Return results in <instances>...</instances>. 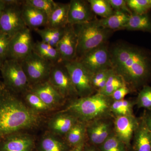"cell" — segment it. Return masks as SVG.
Returning <instances> with one entry per match:
<instances>
[{"mask_svg": "<svg viewBox=\"0 0 151 151\" xmlns=\"http://www.w3.org/2000/svg\"><path fill=\"white\" fill-rule=\"evenodd\" d=\"M127 2L132 13L142 14L151 10V0H127Z\"/></svg>", "mask_w": 151, "mask_h": 151, "instance_id": "cell-33", "label": "cell"}, {"mask_svg": "<svg viewBox=\"0 0 151 151\" xmlns=\"http://www.w3.org/2000/svg\"><path fill=\"white\" fill-rule=\"evenodd\" d=\"M69 3H57L54 9L48 19L46 27L54 28H65L68 24Z\"/></svg>", "mask_w": 151, "mask_h": 151, "instance_id": "cell-21", "label": "cell"}, {"mask_svg": "<svg viewBox=\"0 0 151 151\" xmlns=\"http://www.w3.org/2000/svg\"><path fill=\"white\" fill-rule=\"evenodd\" d=\"M88 1L71 0L69 3L68 24H80L97 18Z\"/></svg>", "mask_w": 151, "mask_h": 151, "instance_id": "cell-15", "label": "cell"}, {"mask_svg": "<svg viewBox=\"0 0 151 151\" xmlns=\"http://www.w3.org/2000/svg\"><path fill=\"white\" fill-rule=\"evenodd\" d=\"M11 37L0 32V57L3 61L8 58Z\"/></svg>", "mask_w": 151, "mask_h": 151, "instance_id": "cell-36", "label": "cell"}, {"mask_svg": "<svg viewBox=\"0 0 151 151\" xmlns=\"http://www.w3.org/2000/svg\"><path fill=\"white\" fill-rule=\"evenodd\" d=\"M65 28H54L45 27L43 29H37L34 31L40 37L42 41L55 47L64 35Z\"/></svg>", "mask_w": 151, "mask_h": 151, "instance_id": "cell-26", "label": "cell"}, {"mask_svg": "<svg viewBox=\"0 0 151 151\" xmlns=\"http://www.w3.org/2000/svg\"><path fill=\"white\" fill-rule=\"evenodd\" d=\"M40 151H66L67 145L53 134L45 135L40 143Z\"/></svg>", "mask_w": 151, "mask_h": 151, "instance_id": "cell-27", "label": "cell"}, {"mask_svg": "<svg viewBox=\"0 0 151 151\" xmlns=\"http://www.w3.org/2000/svg\"><path fill=\"white\" fill-rule=\"evenodd\" d=\"M20 62L27 77L30 86L48 80L54 65L33 51Z\"/></svg>", "mask_w": 151, "mask_h": 151, "instance_id": "cell-8", "label": "cell"}, {"mask_svg": "<svg viewBox=\"0 0 151 151\" xmlns=\"http://www.w3.org/2000/svg\"><path fill=\"white\" fill-rule=\"evenodd\" d=\"M6 5V0H0V18Z\"/></svg>", "mask_w": 151, "mask_h": 151, "instance_id": "cell-41", "label": "cell"}, {"mask_svg": "<svg viewBox=\"0 0 151 151\" xmlns=\"http://www.w3.org/2000/svg\"><path fill=\"white\" fill-rule=\"evenodd\" d=\"M88 1L93 13L101 19L108 18L114 13L108 0H88Z\"/></svg>", "mask_w": 151, "mask_h": 151, "instance_id": "cell-30", "label": "cell"}, {"mask_svg": "<svg viewBox=\"0 0 151 151\" xmlns=\"http://www.w3.org/2000/svg\"><path fill=\"white\" fill-rule=\"evenodd\" d=\"M77 43V36L73 26L68 25L65 28L64 35L55 47L60 55L62 62L76 59Z\"/></svg>", "mask_w": 151, "mask_h": 151, "instance_id": "cell-14", "label": "cell"}, {"mask_svg": "<svg viewBox=\"0 0 151 151\" xmlns=\"http://www.w3.org/2000/svg\"><path fill=\"white\" fill-rule=\"evenodd\" d=\"M29 90L37 95L51 109L65 100L48 80L30 86Z\"/></svg>", "mask_w": 151, "mask_h": 151, "instance_id": "cell-17", "label": "cell"}, {"mask_svg": "<svg viewBox=\"0 0 151 151\" xmlns=\"http://www.w3.org/2000/svg\"><path fill=\"white\" fill-rule=\"evenodd\" d=\"M39 113L25 104L0 81V141L40 123Z\"/></svg>", "mask_w": 151, "mask_h": 151, "instance_id": "cell-2", "label": "cell"}, {"mask_svg": "<svg viewBox=\"0 0 151 151\" xmlns=\"http://www.w3.org/2000/svg\"><path fill=\"white\" fill-rule=\"evenodd\" d=\"M5 7L0 18V32L12 37L27 28L22 16L23 1L6 0Z\"/></svg>", "mask_w": 151, "mask_h": 151, "instance_id": "cell-6", "label": "cell"}, {"mask_svg": "<svg viewBox=\"0 0 151 151\" xmlns=\"http://www.w3.org/2000/svg\"><path fill=\"white\" fill-rule=\"evenodd\" d=\"M142 117L147 127L151 132V111L146 110Z\"/></svg>", "mask_w": 151, "mask_h": 151, "instance_id": "cell-40", "label": "cell"}, {"mask_svg": "<svg viewBox=\"0 0 151 151\" xmlns=\"http://www.w3.org/2000/svg\"><path fill=\"white\" fill-rule=\"evenodd\" d=\"M111 97L97 92L88 97L73 99L62 112L75 116L78 121L86 124L107 117L110 112Z\"/></svg>", "mask_w": 151, "mask_h": 151, "instance_id": "cell-3", "label": "cell"}, {"mask_svg": "<svg viewBox=\"0 0 151 151\" xmlns=\"http://www.w3.org/2000/svg\"><path fill=\"white\" fill-rule=\"evenodd\" d=\"M111 68L132 90H140L151 82V50L124 42L109 47Z\"/></svg>", "mask_w": 151, "mask_h": 151, "instance_id": "cell-1", "label": "cell"}, {"mask_svg": "<svg viewBox=\"0 0 151 151\" xmlns=\"http://www.w3.org/2000/svg\"><path fill=\"white\" fill-rule=\"evenodd\" d=\"M139 118L134 115L116 117L114 122V134L119 139L129 147L135 131L139 125Z\"/></svg>", "mask_w": 151, "mask_h": 151, "instance_id": "cell-12", "label": "cell"}, {"mask_svg": "<svg viewBox=\"0 0 151 151\" xmlns=\"http://www.w3.org/2000/svg\"><path fill=\"white\" fill-rule=\"evenodd\" d=\"M82 151H98L97 150H96V149L94 148V147H88L86 148V149H84V150H83Z\"/></svg>", "mask_w": 151, "mask_h": 151, "instance_id": "cell-43", "label": "cell"}, {"mask_svg": "<svg viewBox=\"0 0 151 151\" xmlns=\"http://www.w3.org/2000/svg\"><path fill=\"white\" fill-rule=\"evenodd\" d=\"M22 16L26 26L34 30L47 26L48 17L46 14L32 6L23 2Z\"/></svg>", "mask_w": 151, "mask_h": 151, "instance_id": "cell-18", "label": "cell"}, {"mask_svg": "<svg viewBox=\"0 0 151 151\" xmlns=\"http://www.w3.org/2000/svg\"><path fill=\"white\" fill-rule=\"evenodd\" d=\"M127 148L114 133L101 145V151H127Z\"/></svg>", "mask_w": 151, "mask_h": 151, "instance_id": "cell-34", "label": "cell"}, {"mask_svg": "<svg viewBox=\"0 0 151 151\" xmlns=\"http://www.w3.org/2000/svg\"><path fill=\"white\" fill-rule=\"evenodd\" d=\"M112 70L113 69L112 68H107V69L100 70L93 74L92 76V81L94 89L100 81L108 78Z\"/></svg>", "mask_w": 151, "mask_h": 151, "instance_id": "cell-38", "label": "cell"}, {"mask_svg": "<svg viewBox=\"0 0 151 151\" xmlns=\"http://www.w3.org/2000/svg\"><path fill=\"white\" fill-rule=\"evenodd\" d=\"M4 62L2 59L1 58V57H0V68H1V66L2 64Z\"/></svg>", "mask_w": 151, "mask_h": 151, "instance_id": "cell-44", "label": "cell"}, {"mask_svg": "<svg viewBox=\"0 0 151 151\" xmlns=\"http://www.w3.org/2000/svg\"><path fill=\"white\" fill-rule=\"evenodd\" d=\"M33 51L52 64L62 62L60 55L57 49L42 41L37 40L35 42Z\"/></svg>", "mask_w": 151, "mask_h": 151, "instance_id": "cell-24", "label": "cell"}, {"mask_svg": "<svg viewBox=\"0 0 151 151\" xmlns=\"http://www.w3.org/2000/svg\"><path fill=\"white\" fill-rule=\"evenodd\" d=\"M130 15L124 12L114 11L113 14L108 18L98 19V22L102 27L113 32L125 29Z\"/></svg>", "mask_w": 151, "mask_h": 151, "instance_id": "cell-22", "label": "cell"}, {"mask_svg": "<svg viewBox=\"0 0 151 151\" xmlns=\"http://www.w3.org/2000/svg\"><path fill=\"white\" fill-rule=\"evenodd\" d=\"M34 146L32 137L19 132L0 141V151H33Z\"/></svg>", "mask_w": 151, "mask_h": 151, "instance_id": "cell-16", "label": "cell"}, {"mask_svg": "<svg viewBox=\"0 0 151 151\" xmlns=\"http://www.w3.org/2000/svg\"><path fill=\"white\" fill-rule=\"evenodd\" d=\"M106 117L97 119L86 124V135L90 142L96 145H100L113 133V124Z\"/></svg>", "mask_w": 151, "mask_h": 151, "instance_id": "cell-13", "label": "cell"}, {"mask_svg": "<svg viewBox=\"0 0 151 151\" xmlns=\"http://www.w3.org/2000/svg\"><path fill=\"white\" fill-rule=\"evenodd\" d=\"M76 60L81 63L92 74L111 68V54L107 43L87 52Z\"/></svg>", "mask_w": 151, "mask_h": 151, "instance_id": "cell-9", "label": "cell"}, {"mask_svg": "<svg viewBox=\"0 0 151 151\" xmlns=\"http://www.w3.org/2000/svg\"><path fill=\"white\" fill-rule=\"evenodd\" d=\"M47 80L64 99L78 98L68 71L62 62L53 65Z\"/></svg>", "mask_w": 151, "mask_h": 151, "instance_id": "cell-10", "label": "cell"}, {"mask_svg": "<svg viewBox=\"0 0 151 151\" xmlns=\"http://www.w3.org/2000/svg\"><path fill=\"white\" fill-rule=\"evenodd\" d=\"M34 43L29 29L19 32L11 38L7 59L21 61L32 52Z\"/></svg>", "mask_w": 151, "mask_h": 151, "instance_id": "cell-11", "label": "cell"}, {"mask_svg": "<svg viewBox=\"0 0 151 151\" xmlns=\"http://www.w3.org/2000/svg\"><path fill=\"white\" fill-rule=\"evenodd\" d=\"M125 29L151 33V16L150 12L142 14L132 13L130 15Z\"/></svg>", "mask_w": 151, "mask_h": 151, "instance_id": "cell-23", "label": "cell"}, {"mask_svg": "<svg viewBox=\"0 0 151 151\" xmlns=\"http://www.w3.org/2000/svg\"><path fill=\"white\" fill-rule=\"evenodd\" d=\"M78 121L73 115L61 111L50 120L48 128L53 134L65 136Z\"/></svg>", "mask_w": 151, "mask_h": 151, "instance_id": "cell-19", "label": "cell"}, {"mask_svg": "<svg viewBox=\"0 0 151 151\" xmlns=\"http://www.w3.org/2000/svg\"><path fill=\"white\" fill-rule=\"evenodd\" d=\"M86 135V124L78 121L65 135L67 145L75 147L84 143Z\"/></svg>", "mask_w": 151, "mask_h": 151, "instance_id": "cell-25", "label": "cell"}, {"mask_svg": "<svg viewBox=\"0 0 151 151\" xmlns=\"http://www.w3.org/2000/svg\"><path fill=\"white\" fill-rule=\"evenodd\" d=\"M135 104V101L125 99L113 101L110 106V112L116 117L134 115L133 107Z\"/></svg>", "mask_w": 151, "mask_h": 151, "instance_id": "cell-29", "label": "cell"}, {"mask_svg": "<svg viewBox=\"0 0 151 151\" xmlns=\"http://www.w3.org/2000/svg\"><path fill=\"white\" fill-rule=\"evenodd\" d=\"M73 26L78 42L76 59L87 52L107 43V41L113 32L102 27L97 18Z\"/></svg>", "mask_w": 151, "mask_h": 151, "instance_id": "cell-4", "label": "cell"}, {"mask_svg": "<svg viewBox=\"0 0 151 151\" xmlns=\"http://www.w3.org/2000/svg\"><path fill=\"white\" fill-rule=\"evenodd\" d=\"M114 11H119L131 15L132 12L127 5V0H108Z\"/></svg>", "mask_w": 151, "mask_h": 151, "instance_id": "cell-37", "label": "cell"}, {"mask_svg": "<svg viewBox=\"0 0 151 151\" xmlns=\"http://www.w3.org/2000/svg\"><path fill=\"white\" fill-rule=\"evenodd\" d=\"M84 147V143H82L79 145L73 147L70 150L68 151H82Z\"/></svg>", "mask_w": 151, "mask_h": 151, "instance_id": "cell-42", "label": "cell"}, {"mask_svg": "<svg viewBox=\"0 0 151 151\" xmlns=\"http://www.w3.org/2000/svg\"><path fill=\"white\" fill-rule=\"evenodd\" d=\"M70 75L78 97H88L96 91L92 84L93 74L77 60L63 61Z\"/></svg>", "mask_w": 151, "mask_h": 151, "instance_id": "cell-7", "label": "cell"}, {"mask_svg": "<svg viewBox=\"0 0 151 151\" xmlns=\"http://www.w3.org/2000/svg\"><path fill=\"white\" fill-rule=\"evenodd\" d=\"M135 104L138 108L151 111V86L146 85L139 90Z\"/></svg>", "mask_w": 151, "mask_h": 151, "instance_id": "cell-32", "label": "cell"}, {"mask_svg": "<svg viewBox=\"0 0 151 151\" xmlns=\"http://www.w3.org/2000/svg\"><path fill=\"white\" fill-rule=\"evenodd\" d=\"M3 84L12 92L24 94L29 90L30 84L20 61L7 59L0 68Z\"/></svg>", "mask_w": 151, "mask_h": 151, "instance_id": "cell-5", "label": "cell"}, {"mask_svg": "<svg viewBox=\"0 0 151 151\" xmlns=\"http://www.w3.org/2000/svg\"><path fill=\"white\" fill-rule=\"evenodd\" d=\"M24 2L45 13L49 17L57 2L52 0H25Z\"/></svg>", "mask_w": 151, "mask_h": 151, "instance_id": "cell-35", "label": "cell"}, {"mask_svg": "<svg viewBox=\"0 0 151 151\" xmlns=\"http://www.w3.org/2000/svg\"><path fill=\"white\" fill-rule=\"evenodd\" d=\"M132 92L131 89L127 85H125L117 89L110 97L113 101H119L124 100L127 94Z\"/></svg>", "mask_w": 151, "mask_h": 151, "instance_id": "cell-39", "label": "cell"}, {"mask_svg": "<svg viewBox=\"0 0 151 151\" xmlns=\"http://www.w3.org/2000/svg\"><path fill=\"white\" fill-rule=\"evenodd\" d=\"M133 139V151H151V132L142 117Z\"/></svg>", "mask_w": 151, "mask_h": 151, "instance_id": "cell-20", "label": "cell"}, {"mask_svg": "<svg viewBox=\"0 0 151 151\" xmlns=\"http://www.w3.org/2000/svg\"><path fill=\"white\" fill-rule=\"evenodd\" d=\"M25 100L28 106L34 111L39 113L48 111L51 108L45 104L39 97L29 90L24 93Z\"/></svg>", "mask_w": 151, "mask_h": 151, "instance_id": "cell-31", "label": "cell"}, {"mask_svg": "<svg viewBox=\"0 0 151 151\" xmlns=\"http://www.w3.org/2000/svg\"><path fill=\"white\" fill-rule=\"evenodd\" d=\"M127 84L122 76L112 70L108 76L105 86L103 89L97 92L104 96L110 97L117 89Z\"/></svg>", "mask_w": 151, "mask_h": 151, "instance_id": "cell-28", "label": "cell"}]
</instances>
